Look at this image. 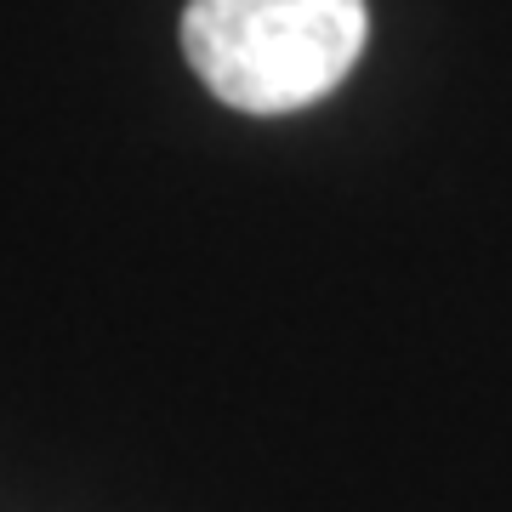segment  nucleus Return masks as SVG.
I'll list each match as a JSON object with an SVG mask.
<instances>
[{"label": "nucleus", "mask_w": 512, "mask_h": 512, "mask_svg": "<svg viewBox=\"0 0 512 512\" xmlns=\"http://www.w3.org/2000/svg\"><path fill=\"white\" fill-rule=\"evenodd\" d=\"M370 40L365 0H188L183 57L239 114H296L330 97Z\"/></svg>", "instance_id": "obj_1"}]
</instances>
